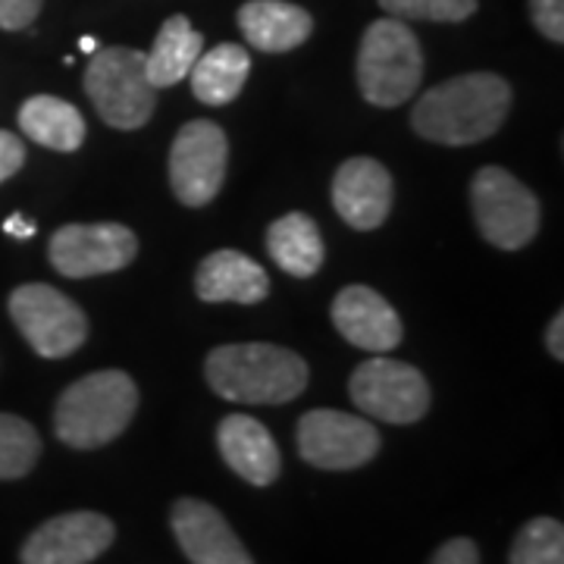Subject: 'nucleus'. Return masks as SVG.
I'll return each mask as SVG.
<instances>
[{
    "label": "nucleus",
    "mask_w": 564,
    "mask_h": 564,
    "mask_svg": "<svg viewBox=\"0 0 564 564\" xmlns=\"http://www.w3.org/2000/svg\"><path fill=\"white\" fill-rule=\"evenodd\" d=\"M511 110V88L496 73H464L423 95L411 126L426 141L462 148L477 144L502 129Z\"/></svg>",
    "instance_id": "nucleus-1"
},
{
    "label": "nucleus",
    "mask_w": 564,
    "mask_h": 564,
    "mask_svg": "<svg viewBox=\"0 0 564 564\" xmlns=\"http://www.w3.org/2000/svg\"><path fill=\"white\" fill-rule=\"evenodd\" d=\"M204 377L226 402L285 404L304 392L307 364L282 345H220L207 355Z\"/></svg>",
    "instance_id": "nucleus-2"
},
{
    "label": "nucleus",
    "mask_w": 564,
    "mask_h": 564,
    "mask_svg": "<svg viewBox=\"0 0 564 564\" xmlns=\"http://www.w3.org/2000/svg\"><path fill=\"white\" fill-rule=\"evenodd\" d=\"M139 389L122 370H98L69 386L54 411L57 440L69 448H101L113 443L135 417Z\"/></svg>",
    "instance_id": "nucleus-3"
},
{
    "label": "nucleus",
    "mask_w": 564,
    "mask_h": 564,
    "mask_svg": "<svg viewBox=\"0 0 564 564\" xmlns=\"http://www.w3.org/2000/svg\"><path fill=\"white\" fill-rule=\"evenodd\" d=\"M423 82V51L417 35L402 20H377L367 25L358 51V85L373 107H399Z\"/></svg>",
    "instance_id": "nucleus-4"
},
{
    "label": "nucleus",
    "mask_w": 564,
    "mask_h": 564,
    "mask_svg": "<svg viewBox=\"0 0 564 564\" xmlns=\"http://www.w3.org/2000/svg\"><path fill=\"white\" fill-rule=\"evenodd\" d=\"M85 95L98 117L122 132L141 129L158 107V88L148 82L144 54L135 47L95 51L85 66Z\"/></svg>",
    "instance_id": "nucleus-5"
},
{
    "label": "nucleus",
    "mask_w": 564,
    "mask_h": 564,
    "mask_svg": "<svg viewBox=\"0 0 564 564\" xmlns=\"http://www.w3.org/2000/svg\"><path fill=\"white\" fill-rule=\"evenodd\" d=\"M470 210L484 239L502 251H518L540 232V202L502 166H484L470 180Z\"/></svg>",
    "instance_id": "nucleus-6"
},
{
    "label": "nucleus",
    "mask_w": 564,
    "mask_h": 564,
    "mask_svg": "<svg viewBox=\"0 0 564 564\" xmlns=\"http://www.w3.org/2000/svg\"><path fill=\"white\" fill-rule=\"evenodd\" d=\"M10 317L41 358H66L88 339V317L61 289L25 282L10 295Z\"/></svg>",
    "instance_id": "nucleus-7"
},
{
    "label": "nucleus",
    "mask_w": 564,
    "mask_h": 564,
    "mask_svg": "<svg viewBox=\"0 0 564 564\" xmlns=\"http://www.w3.org/2000/svg\"><path fill=\"white\" fill-rule=\"evenodd\" d=\"M135 254L139 239L122 223H69L61 226L47 245L54 270L69 280L117 273L135 261Z\"/></svg>",
    "instance_id": "nucleus-8"
},
{
    "label": "nucleus",
    "mask_w": 564,
    "mask_h": 564,
    "mask_svg": "<svg viewBox=\"0 0 564 564\" xmlns=\"http://www.w3.org/2000/svg\"><path fill=\"white\" fill-rule=\"evenodd\" d=\"M348 395L364 414L386 423L421 421L430 408L426 377L414 364L392 361V358L364 361L348 380Z\"/></svg>",
    "instance_id": "nucleus-9"
},
{
    "label": "nucleus",
    "mask_w": 564,
    "mask_h": 564,
    "mask_svg": "<svg viewBox=\"0 0 564 564\" xmlns=\"http://www.w3.org/2000/svg\"><path fill=\"white\" fill-rule=\"evenodd\" d=\"M229 141L217 122L192 120L170 148V185L185 207H204L220 195Z\"/></svg>",
    "instance_id": "nucleus-10"
},
{
    "label": "nucleus",
    "mask_w": 564,
    "mask_h": 564,
    "mask_svg": "<svg viewBox=\"0 0 564 564\" xmlns=\"http://www.w3.org/2000/svg\"><path fill=\"white\" fill-rule=\"evenodd\" d=\"M299 452L321 470H355L377 458L380 433L358 414L317 408L299 421Z\"/></svg>",
    "instance_id": "nucleus-11"
},
{
    "label": "nucleus",
    "mask_w": 564,
    "mask_h": 564,
    "mask_svg": "<svg viewBox=\"0 0 564 564\" xmlns=\"http://www.w3.org/2000/svg\"><path fill=\"white\" fill-rule=\"evenodd\" d=\"M117 536V527L98 511L57 514L25 540L22 564H91L101 558Z\"/></svg>",
    "instance_id": "nucleus-12"
},
{
    "label": "nucleus",
    "mask_w": 564,
    "mask_h": 564,
    "mask_svg": "<svg viewBox=\"0 0 564 564\" xmlns=\"http://www.w3.org/2000/svg\"><path fill=\"white\" fill-rule=\"evenodd\" d=\"M392 176L373 158H351L336 170L333 180V207L351 229L370 232L383 226L392 210Z\"/></svg>",
    "instance_id": "nucleus-13"
},
{
    "label": "nucleus",
    "mask_w": 564,
    "mask_h": 564,
    "mask_svg": "<svg viewBox=\"0 0 564 564\" xmlns=\"http://www.w3.org/2000/svg\"><path fill=\"white\" fill-rule=\"evenodd\" d=\"M170 527L192 564H254L236 530L202 499H180L173 505Z\"/></svg>",
    "instance_id": "nucleus-14"
},
{
    "label": "nucleus",
    "mask_w": 564,
    "mask_h": 564,
    "mask_svg": "<svg viewBox=\"0 0 564 564\" xmlns=\"http://www.w3.org/2000/svg\"><path fill=\"white\" fill-rule=\"evenodd\" d=\"M333 323L345 343L383 355L402 345V321L395 307L370 285H348L333 302Z\"/></svg>",
    "instance_id": "nucleus-15"
},
{
    "label": "nucleus",
    "mask_w": 564,
    "mask_h": 564,
    "mask_svg": "<svg viewBox=\"0 0 564 564\" xmlns=\"http://www.w3.org/2000/svg\"><path fill=\"white\" fill-rule=\"evenodd\" d=\"M217 445L223 462L229 464L245 484L270 486L280 477V445L261 421L248 414H229L217 426Z\"/></svg>",
    "instance_id": "nucleus-16"
},
{
    "label": "nucleus",
    "mask_w": 564,
    "mask_h": 564,
    "mask_svg": "<svg viewBox=\"0 0 564 564\" xmlns=\"http://www.w3.org/2000/svg\"><path fill=\"white\" fill-rule=\"evenodd\" d=\"M195 292L207 304H258L270 295V276L242 251H214L195 273Z\"/></svg>",
    "instance_id": "nucleus-17"
},
{
    "label": "nucleus",
    "mask_w": 564,
    "mask_h": 564,
    "mask_svg": "<svg viewBox=\"0 0 564 564\" xmlns=\"http://www.w3.org/2000/svg\"><path fill=\"white\" fill-rule=\"evenodd\" d=\"M239 29L254 51L289 54L311 39L314 20L307 10L285 0H248L239 7Z\"/></svg>",
    "instance_id": "nucleus-18"
},
{
    "label": "nucleus",
    "mask_w": 564,
    "mask_h": 564,
    "mask_svg": "<svg viewBox=\"0 0 564 564\" xmlns=\"http://www.w3.org/2000/svg\"><path fill=\"white\" fill-rule=\"evenodd\" d=\"M204 54L202 32H195V25L188 17H170L163 22L158 41L151 47V54H144V73L154 88H170L188 79L195 61Z\"/></svg>",
    "instance_id": "nucleus-19"
},
{
    "label": "nucleus",
    "mask_w": 564,
    "mask_h": 564,
    "mask_svg": "<svg viewBox=\"0 0 564 564\" xmlns=\"http://www.w3.org/2000/svg\"><path fill=\"white\" fill-rule=\"evenodd\" d=\"M251 73V57L242 44H217L214 51L202 54L188 79H192V91L195 98L207 107H226L242 95L245 82Z\"/></svg>",
    "instance_id": "nucleus-20"
},
{
    "label": "nucleus",
    "mask_w": 564,
    "mask_h": 564,
    "mask_svg": "<svg viewBox=\"0 0 564 564\" xmlns=\"http://www.w3.org/2000/svg\"><path fill=\"white\" fill-rule=\"evenodd\" d=\"M267 251L295 280H307L321 270L323 239L317 223L302 210H292L267 229Z\"/></svg>",
    "instance_id": "nucleus-21"
},
{
    "label": "nucleus",
    "mask_w": 564,
    "mask_h": 564,
    "mask_svg": "<svg viewBox=\"0 0 564 564\" xmlns=\"http://www.w3.org/2000/svg\"><path fill=\"white\" fill-rule=\"evenodd\" d=\"M20 129L29 139L61 151V154H73L79 151L85 141V120L82 113L63 98H51V95H35L20 107Z\"/></svg>",
    "instance_id": "nucleus-22"
},
{
    "label": "nucleus",
    "mask_w": 564,
    "mask_h": 564,
    "mask_svg": "<svg viewBox=\"0 0 564 564\" xmlns=\"http://www.w3.org/2000/svg\"><path fill=\"white\" fill-rule=\"evenodd\" d=\"M41 458V436L17 414H0V480H20Z\"/></svg>",
    "instance_id": "nucleus-23"
},
{
    "label": "nucleus",
    "mask_w": 564,
    "mask_h": 564,
    "mask_svg": "<svg viewBox=\"0 0 564 564\" xmlns=\"http://www.w3.org/2000/svg\"><path fill=\"white\" fill-rule=\"evenodd\" d=\"M511 564H564V527L555 518H533L511 545Z\"/></svg>",
    "instance_id": "nucleus-24"
},
{
    "label": "nucleus",
    "mask_w": 564,
    "mask_h": 564,
    "mask_svg": "<svg viewBox=\"0 0 564 564\" xmlns=\"http://www.w3.org/2000/svg\"><path fill=\"white\" fill-rule=\"evenodd\" d=\"M392 20L462 22L477 10V0H380Z\"/></svg>",
    "instance_id": "nucleus-25"
},
{
    "label": "nucleus",
    "mask_w": 564,
    "mask_h": 564,
    "mask_svg": "<svg viewBox=\"0 0 564 564\" xmlns=\"http://www.w3.org/2000/svg\"><path fill=\"white\" fill-rule=\"evenodd\" d=\"M530 17L533 25L545 39L562 44L564 41V0H530Z\"/></svg>",
    "instance_id": "nucleus-26"
},
{
    "label": "nucleus",
    "mask_w": 564,
    "mask_h": 564,
    "mask_svg": "<svg viewBox=\"0 0 564 564\" xmlns=\"http://www.w3.org/2000/svg\"><path fill=\"white\" fill-rule=\"evenodd\" d=\"M44 0H0V29L20 32L25 25L39 20Z\"/></svg>",
    "instance_id": "nucleus-27"
},
{
    "label": "nucleus",
    "mask_w": 564,
    "mask_h": 564,
    "mask_svg": "<svg viewBox=\"0 0 564 564\" xmlns=\"http://www.w3.org/2000/svg\"><path fill=\"white\" fill-rule=\"evenodd\" d=\"M22 163H25V144L20 141V135L0 129V185L10 176H17Z\"/></svg>",
    "instance_id": "nucleus-28"
},
{
    "label": "nucleus",
    "mask_w": 564,
    "mask_h": 564,
    "mask_svg": "<svg viewBox=\"0 0 564 564\" xmlns=\"http://www.w3.org/2000/svg\"><path fill=\"white\" fill-rule=\"evenodd\" d=\"M430 564H480V552H477V543L467 540V536H455L436 549L433 562Z\"/></svg>",
    "instance_id": "nucleus-29"
},
{
    "label": "nucleus",
    "mask_w": 564,
    "mask_h": 564,
    "mask_svg": "<svg viewBox=\"0 0 564 564\" xmlns=\"http://www.w3.org/2000/svg\"><path fill=\"white\" fill-rule=\"evenodd\" d=\"M545 348H549V355H552L555 361H564V314L562 311L552 317L549 329H545Z\"/></svg>",
    "instance_id": "nucleus-30"
},
{
    "label": "nucleus",
    "mask_w": 564,
    "mask_h": 564,
    "mask_svg": "<svg viewBox=\"0 0 564 564\" xmlns=\"http://www.w3.org/2000/svg\"><path fill=\"white\" fill-rule=\"evenodd\" d=\"M3 232L13 236V239H32L35 236V223L25 220L22 214H13V217H7V223H3Z\"/></svg>",
    "instance_id": "nucleus-31"
},
{
    "label": "nucleus",
    "mask_w": 564,
    "mask_h": 564,
    "mask_svg": "<svg viewBox=\"0 0 564 564\" xmlns=\"http://www.w3.org/2000/svg\"><path fill=\"white\" fill-rule=\"evenodd\" d=\"M79 51L82 54H95V51H98V41L91 39V35H85V39L79 41Z\"/></svg>",
    "instance_id": "nucleus-32"
}]
</instances>
